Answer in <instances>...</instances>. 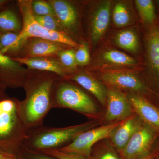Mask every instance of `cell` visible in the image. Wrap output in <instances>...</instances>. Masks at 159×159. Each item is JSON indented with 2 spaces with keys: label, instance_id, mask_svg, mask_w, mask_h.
Masks as SVG:
<instances>
[{
  "label": "cell",
  "instance_id": "cell-1",
  "mask_svg": "<svg viewBox=\"0 0 159 159\" xmlns=\"http://www.w3.org/2000/svg\"><path fill=\"white\" fill-rule=\"evenodd\" d=\"M59 77L51 72L29 70L23 87L26 97L20 102L26 131L43 125L44 119L52 109L53 89Z\"/></svg>",
  "mask_w": 159,
  "mask_h": 159
},
{
  "label": "cell",
  "instance_id": "cell-2",
  "mask_svg": "<svg viewBox=\"0 0 159 159\" xmlns=\"http://www.w3.org/2000/svg\"><path fill=\"white\" fill-rule=\"evenodd\" d=\"M20 102L8 96L0 100V152L8 156L15 157L26 136Z\"/></svg>",
  "mask_w": 159,
  "mask_h": 159
},
{
  "label": "cell",
  "instance_id": "cell-3",
  "mask_svg": "<svg viewBox=\"0 0 159 159\" xmlns=\"http://www.w3.org/2000/svg\"><path fill=\"white\" fill-rule=\"evenodd\" d=\"M99 122L93 120L61 128L42 125L27 131L22 145L36 151L59 149L68 145L84 132L97 127L99 124Z\"/></svg>",
  "mask_w": 159,
  "mask_h": 159
},
{
  "label": "cell",
  "instance_id": "cell-4",
  "mask_svg": "<svg viewBox=\"0 0 159 159\" xmlns=\"http://www.w3.org/2000/svg\"><path fill=\"white\" fill-rule=\"evenodd\" d=\"M52 108H66L94 118L98 107L93 99L78 86L59 77L54 84L52 97Z\"/></svg>",
  "mask_w": 159,
  "mask_h": 159
},
{
  "label": "cell",
  "instance_id": "cell-5",
  "mask_svg": "<svg viewBox=\"0 0 159 159\" xmlns=\"http://www.w3.org/2000/svg\"><path fill=\"white\" fill-rule=\"evenodd\" d=\"M31 0H20L18 6L22 17V28L18 41L25 43L30 38H39L62 43L71 48H77L78 44L72 38L64 32L50 31L44 28L34 18L31 8Z\"/></svg>",
  "mask_w": 159,
  "mask_h": 159
},
{
  "label": "cell",
  "instance_id": "cell-6",
  "mask_svg": "<svg viewBox=\"0 0 159 159\" xmlns=\"http://www.w3.org/2000/svg\"><path fill=\"white\" fill-rule=\"evenodd\" d=\"M123 121L109 123L85 131L76 137L68 145L58 150L89 159L94 145L102 139H109L114 130Z\"/></svg>",
  "mask_w": 159,
  "mask_h": 159
},
{
  "label": "cell",
  "instance_id": "cell-7",
  "mask_svg": "<svg viewBox=\"0 0 159 159\" xmlns=\"http://www.w3.org/2000/svg\"><path fill=\"white\" fill-rule=\"evenodd\" d=\"M158 134L143 123L119 152L122 159H140L149 156Z\"/></svg>",
  "mask_w": 159,
  "mask_h": 159
},
{
  "label": "cell",
  "instance_id": "cell-8",
  "mask_svg": "<svg viewBox=\"0 0 159 159\" xmlns=\"http://www.w3.org/2000/svg\"><path fill=\"white\" fill-rule=\"evenodd\" d=\"M106 107L105 119L110 123L125 120L134 114L128 96L114 87H107Z\"/></svg>",
  "mask_w": 159,
  "mask_h": 159
},
{
  "label": "cell",
  "instance_id": "cell-9",
  "mask_svg": "<svg viewBox=\"0 0 159 159\" xmlns=\"http://www.w3.org/2000/svg\"><path fill=\"white\" fill-rule=\"evenodd\" d=\"M29 70L0 52V83L6 88H23Z\"/></svg>",
  "mask_w": 159,
  "mask_h": 159
},
{
  "label": "cell",
  "instance_id": "cell-10",
  "mask_svg": "<svg viewBox=\"0 0 159 159\" xmlns=\"http://www.w3.org/2000/svg\"><path fill=\"white\" fill-rule=\"evenodd\" d=\"M70 48L71 47L62 43L39 38H30L26 40L24 43L18 57H57L59 52Z\"/></svg>",
  "mask_w": 159,
  "mask_h": 159
},
{
  "label": "cell",
  "instance_id": "cell-11",
  "mask_svg": "<svg viewBox=\"0 0 159 159\" xmlns=\"http://www.w3.org/2000/svg\"><path fill=\"white\" fill-rule=\"evenodd\" d=\"M48 2L54 9L64 32L70 37V34H75L79 26V15L75 6L65 0H49Z\"/></svg>",
  "mask_w": 159,
  "mask_h": 159
},
{
  "label": "cell",
  "instance_id": "cell-12",
  "mask_svg": "<svg viewBox=\"0 0 159 159\" xmlns=\"http://www.w3.org/2000/svg\"><path fill=\"white\" fill-rule=\"evenodd\" d=\"M101 78L108 86L131 92L143 93L146 87L136 75L125 71H107L102 73Z\"/></svg>",
  "mask_w": 159,
  "mask_h": 159
},
{
  "label": "cell",
  "instance_id": "cell-13",
  "mask_svg": "<svg viewBox=\"0 0 159 159\" xmlns=\"http://www.w3.org/2000/svg\"><path fill=\"white\" fill-rule=\"evenodd\" d=\"M144 122L135 113H134L122 123L113 132L108 139L111 144L119 152L124 148L129 140Z\"/></svg>",
  "mask_w": 159,
  "mask_h": 159
},
{
  "label": "cell",
  "instance_id": "cell-14",
  "mask_svg": "<svg viewBox=\"0 0 159 159\" xmlns=\"http://www.w3.org/2000/svg\"><path fill=\"white\" fill-rule=\"evenodd\" d=\"M135 113L143 122L159 134V109L140 95L128 96Z\"/></svg>",
  "mask_w": 159,
  "mask_h": 159
},
{
  "label": "cell",
  "instance_id": "cell-15",
  "mask_svg": "<svg viewBox=\"0 0 159 159\" xmlns=\"http://www.w3.org/2000/svg\"><path fill=\"white\" fill-rule=\"evenodd\" d=\"M111 8V1H103L94 11L90 24V36L93 44L99 42L107 30L110 21Z\"/></svg>",
  "mask_w": 159,
  "mask_h": 159
},
{
  "label": "cell",
  "instance_id": "cell-16",
  "mask_svg": "<svg viewBox=\"0 0 159 159\" xmlns=\"http://www.w3.org/2000/svg\"><path fill=\"white\" fill-rule=\"evenodd\" d=\"M29 70L51 72L57 74L62 78L70 75V73L62 65L57 57H41L32 58L11 57Z\"/></svg>",
  "mask_w": 159,
  "mask_h": 159
},
{
  "label": "cell",
  "instance_id": "cell-17",
  "mask_svg": "<svg viewBox=\"0 0 159 159\" xmlns=\"http://www.w3.org/2000/svg\"><path fill=\"white\" fill-rule=\"evenodd\" d=\"M63 79L77 84L93 94L102 105L106 107L107 87L90 74L84 72L73 73Z\"/></svg>",
  "mask_w": 159,
  "mask_h": 159
},
{
  "label": "cell",
  "instance_id": "cell-18",
  "mask_svg": "<svg viewBox=\"0 0 159 159\" xmlns=\"http://www.w3.org/2000/svg\"><path fill=\"white\" fill-rule=\"evenodd\" d=\"M146 56L151 71L159 81V29L152 28L146 37Z\"/></svg>",
  "mask_w": 159,
  "mask_h": 159
},
{
  "label": "cell",
  "instance_id": "cell-19",
  "mask_svg": "<svg viewBox=\"0 0 159 159\" xmlns=\"http://www.w3.org/2000/svg\"><path fill=\"white\" fill-rule=\"evenodd\" d=\"M19 33L0 32V52L10 57L19 56L24 43L18 41Z\"/></svg>",
  "mask_w": 159,
  "mask_h": 159
},
{
  "label": "cell",
  "instance_id": "cell-20",
  "mask_svg": "<svg viewBox=\"0 0 159 159\" xmlns=\"http://www.w3.org/2000/svg\"><path fill=\"white\" fill-rule=\"evenodd\" d=\"M114 42L125 51L136 54L140 49L139 38L132 29H126L119 31L114 36Z\"/></svg>",
  "mask_w": 159,
  "mask_h": 159
},
{
  "label": "cell",
  "instance_id": "cell-21",
  "mask_svg": "<svg viewBox=\"0 0 159 159\" xmlns=\"http://www.w3.org/2000/svg\"><path fill=\"white\" fill-rule=\"evenodd\" d=\"M22 24L14 11L11 9L0 11V32H12L20 33Z\"/></svg>",
  "mask_w": 159,
  "mask_h": 159
},
{
  "label": "cell",
  "instance_id": "cell-22",
  "mask_svg": "<svg viewBox=\"0 0 159 159\" xmlns=\"http://www.w3.org/2000/svg\"><path fill=\"white\" fill-rule=\"evenodd\" d=\"M97 142L91 152L89 159H122L120 152L110 141Z\"/></svg>",
  "mask_w": 159,
  "mask_h": 159
},
{
  "label": "cell",
  "instance_id": "cell-23",
  "mask_svg": "<svg viewBox=\"0 0 159 159\" xmlns=\"http://www.w3.org/2000/svg\"><path fill=\"white\" fill-rule=\"evenodd\" d=\"M101 58L107 63L117 66L135 65L137 61L128 55L116 50H109L102 54Z\"/></svg>",
  "mask_w": 159,
  "mask_h": 159
},
{
  "label": "cell",
  "instance_id": "cell-24",
  "mask_svg": "<svg viewBox=\"0 0 159 159\" xmlns=\"http://www.w3.org/2000/svg\"><path fill=\"white\" fill-rule=\"evenodd\" d=\"M135 5L139 16L143 22L151 25L155 20V8L151 0H136Z\"/></svg>",
  "mask_w": 159,
  "mask_h": 159
},
{
  "label": "cell",
  "instance_id": "cell-25",
  "mask_svg": "<svg viewBox=\"0 0 159 159\" xmlns=\"http://www.w3.org/2000/svg\"><path fill=\"white\" fill-rule=\"evenodd\" d=\"M112 18L114 24L118 28L128 26L132 20L130 11L126 5L122 2L117 3L114 6Z\"/></svg>",
  "mask_w": 159,
  "mask_h": 159
},
{
  "label": "cell",
  "instance_id": "cell-26",
  "mask_svg": "<svg viewBox=\"0 0 159 159\" xmlns=\"http://www.w3.org/2000/svg\"><path fill=\"white\" fill-rule=\"evenodd\" d=\"M75 51L74 49L62 50L58 53L57 58L70 74L77 70V65L75 59Z\"/></svg>",
  "mask_w": 159,
  "mask_h": 159
},
{
  "label": "cell",
  "instance_id": "cell-27",
  "mask_svg": "<svg viewBox=\"0 0 159 159\" xmlns=\"http://www.w3.org/2000/svg\"><path fill=\"white\" fill-rule=\"evenodd\" d=\"M31 8L34 16H56L54 9L48 1L33 0L31 2Z\"/></svg>",
  "mask_w": 159,
  "mask_h": 159
},
{
  "label": "cell",
  "instance_id": "cell-28",
  "mask_svg": "<svg viewBox=\"0 0 159 159\" xmlns=\"http://www.w3.org/2000/svg\"><path fill=\"white\" fill-rule=\"evenodd\" d=\"M34 16L38 22L46 29L51 31L65 33L62 26L56 16H39L34 15Z\"/></svg>",
  "mask_w": 159,
  "mask_h": 159
},
{
  "label": "cell",
  "instance_id": "cell-29",
  "mask_svg": "<svg viewBox=\"0 0 159 159\" xmlns=\"http://www.w3.org/2000/svg\"><path fill=\"white\" fill-rule=\"evenodd\" d=\"M16 155L18 156L20 159H57L42 152L29 149L22 145L16 154Z\"/></svg>",
  "mask_w": 159,
  "mask_h": 159
},
{
  "label": "cell",
  "instance_id": "cell-30",
  "mask_svg": "<svg viewBox=\"0 0 159 159\" xmlns=\"http://www.w3.org/2000/svg\"><path fill=\"white\" fill-rule=\"evenodd\" d=\"M77 48L75 51V59L77 66H83L89 65L91 58L87 43H81Z\"/></svg>",
  "mask_w": 159,
  "mask_h": 159
},
{
  "label": "cell",
  "instance_id": "cell-31",
  "mask_svg": "<svg viewBox=\"0 0 159 159\" xmlns=\"http://www.w3.org/2000/svg\"><path fill=\"white\" fill-rule=\"evenodd\" d=\"M42 152L54 157L57 159H86L78 155L66 153L58 149H49L43 151Z\"/></svg>",
  "mask_w": 159,
  "mask_h": 159
},
{
  "label": "cell",
  "instance_id": "cell-32",
  "mask_svg": "<svg viewBox=\"0 0 159 159\" xmlns=\"http://www.w3.org/2000/svg\"><path fill=\"white\" fill-rule=\"evenodd\" d=\"M6 88L0 83V100L7 97L6 93Z\"/></svg>",
  "mask_w": 159,
  "mask_h": 159
},
{
  "label": "cell",
  "instance_id": "cell-33",
  "mask_svg": "<svg viewBox=\"0 0 159 159\" xmlns=\"http://www.w3.org/2000/svg\"><path fill=\"white\" fill-rule=\"evenodd\" d=\"M10 1L8 0H0V11L2 9H4L7 4L10 2Z\"/></svg>",
  "mask_w": 159,
  "mask_h": 159
},
{
  "label": "cell",
  "instance_id": "cell-34",
  "mask_svg": "<svg viewBox=\"0 0 159 159\" xmlns=\"http://www.w3.org/2000/svg\"><path fill=\"white\" fill-rule=\"evenodd\" d=\"M156 154L152 153L151 154L149 155V156H148L145 157L140 159H156Z\"/></svg>",
  "mask_w": 159,
  "mask_h": 159
},
{
  "label": "cell",
  "instance_id": "cell-35",
  "mask_svg": "<svg viewBox=\"0 0 159 159\" xmlns=\"http://www.w3.org/2000/svg\"><path fill=\"white\" fill-rule=\"evenodd\" d=\"M7 157H11L8 156H6V155L3 154L0 152V159H5Z\"/></svg>",
  "mask_w": 159,
  "mask_h": 159
},
{
  "label": "cell",
  "instance_id": "cell-36",
  "mask_svg": "<svg viewBox=\"0 0 159 159\" xmlns=\"http://www.w3.org/2000/svg\"><path fill=\"white\" fill-rule=\"evenodd\" d=\"M15 158V157H7L5 159H13Z\"/></svg>",
  "mask_w": 159,
  "mask_h": 159
},
{
  "label": "cell",
  "instance_id": "cell-37",
  "mask_svg": "<svg viewBox=\"0 0 159 159\" xmlns=\"http://www.w3.org/2000/svg\"><path fill=\"white\" fill-rule=\"evenodd\" d=\"M157 159H159V158H157Z\"/></svg>",
  "mask_w": 159,
  "mask_h": 159
},
{
  "label": "cell",
  "instance_id": "cell-38",
  "mask_svg": "<svg viewBox=\"0 0 159 159\" xmlns=\"http://www.w3.org/2000/svg\"><path fill=\"white\" fill-rule=\"evenodd\" d=\"M16 159V158H14V159Z\"/></svg>",
  "mask_w": 159,
  "mask_h": 159
}]
</instances>
